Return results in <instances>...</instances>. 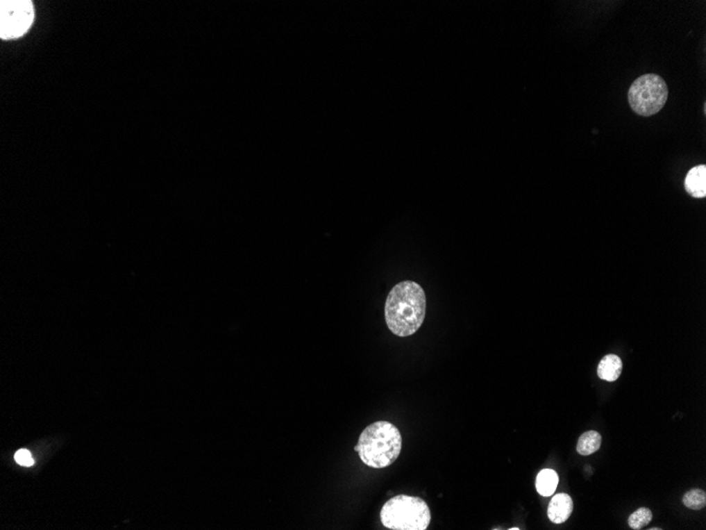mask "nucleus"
I'll return each mask as SVG.
<instances>
[{
  "label": "nucleus",
  "instance_id": "1",
  "mask_svg": "<svg viewBox=\"0 0 706 530\" xmlns=\"http://www.w3.org/2000/svg\"><path fill=\"white\" fill-rule=\"evenodd\" d=\"M426 315V295L412 281L398 283L388 295L385 320L388 329L398 337H408L419 331Z\"/></svg>",
  "mask_w": 706,
  "mask_h": 530
},
{
  "label": "nucleus",
  "instance_id": "2",
  "mask_svg": "<svg viewBox=\"0 0 706 530\" xmlns=\"http://www.w3.org/2000/svg\"><path fill=\"white\" fill-rule=\"evenodd\" d=\"M355 450L366 466L386 468L394 464L401 453V433L390 422H373L362 432Z\"/></svg>",
  "mask_w": 706,
  "mask_h": 530
},
{
  "label": "nucleus",
  "instance_id": "3",
  "mask_svg": "<svg viewBox=\"0 0 706 530\" xmlns=\"http://www.w3.org/2000/svg\"><path fill=\"white\" fill-rule=\"evenodd\" d=\"M381 522L392 530H426L432 515L424 499L412 495H396L382 507Z\"/></svg>",
  "mask_w": 706,
  "mask_h": 530
},
{
  "label": "nucleus",
  "instance_id": "4",
  "mask_svg": "<svg viewBox=\"0 0 706 530\" xmlns=\"http://www.w3.org/2000/svg\"><path fill=\"white\" fill-rule=\"evenodd\" d=\"M669 87L660 76L647 74L637 78L628 91L631 109L641 117H650L666 104Z\"/></svg>",
  "mask_w": 706,
  "mask_h": 530
},
{
  "label": "nucleus",
  "instance_id": "5",
  "mask_svg": "<svg viewBox=\"0 0 706 530\" xmlns=\"http://www.w3.org/2000/svg\"><path fill=\"white\" fill-rule=\"evenodd\" d=\"M33 20V3L30 0L0 1V36L3 40L18 38L27 33Z\"/></svg>",
  "mask_w": 706,
  "mask_h": 530
},
{
  "label": "nucleus",
  "instance_id": "6",
  "mask_svg": "<svg viewBox=\"0 0 706 530\" xmlns=\"http://www.w3.org/2000/svg\"><path fill=\"white\" fill-rule=\"evenodd\" d=\"M573 511V501L571 497L566 493H558L550 502L548 507V517L550 521L555 524H562L567 521Z\"/></svg>",
  "mask_w": 706,
  "mask_h": 530
},
{
  "label": "nucleus",
  "instance_id": "7",
  "mask_svg": "<svg viewBox=\"0 0 706 530\" xmlns=\"http://www.w3.org/2000/svg\"><path fill=\"white\" fill-rule=\"evenodd\" d=\"M685 190L689 195L695 198H704L706 196V165H701L693 167L687 173L684 181Z\"/></svg>",
  "mask_w": 706,
  "mask_h": 530
},
{
  "label": "nucleus",
  "instance_id": "8",
  "mask_svg": "<svg viewBox=\"0 0 706 530\" xmlns=\"http://www.w3.org/2000/svg\"><path fill=\"white\" fill-rule=\"evenodd\" d=\"M623 370V362L616 355H607L598 366V375L605 381L614 382L619 379Z\"/></svg>",
  "mask_w": 706,
  "mask_h": 530
},
{
  "label": "nucleus",
  "instance_id": "9",
  "mask_svg": "<svg viewBox=\"0 0 706 530\" xmlns=\"http://www.w3.org/2000/svg\"><path fill=\"white\" fill-rule=\"evenodd\" d=\"M558 485V475L552 469H544L536 477V489L543 497H550L555 492Z\"/></svg>",
  "mask_w": 706,
  "mask_h": 530
},
{
  "label": "nucleus",
  "instance_id": "10",
  "mask_svg": "<svg viewBox=\"0 0 706 530\" xmlns=\"http://www.w3.org/2000/svg\"><path fill=\"white\" fill-rule=\"evenodd\" d=\"M602 445V435L596 431H588L578 438L576 451L582 456L594 454L600 450Z\"/></svg>",
  "mask_w": 706,
  "mask_h": 530
},
{
  "label": "nucleus",
  "instance_id": "11",
  "mask_svg": "<svg viewBox=\"0 0 706 530\" xmlns=\"http://www.w3.org/2000/svg\"><path fill=\"white\" fill-rule=\"evenodd\" d=\"M685 507L691 511H701L706 506V493L702 489L695 488L687 491L682 499Z\"/></svg>",
  "mask_w": 706,
  "mask_h": 530
},
{
  "label": "nucleus",
  "instance_id": "12",
  "mask_svg": "<svg viewBox=\"0 0 706 530\" xmlns=\"http://www.w3.org/2000/svg\"><path fill=\"white\" fill-rule=\"evenodd\" d=\"M653 520V513L648 508H640L630 515L628 519L629 527L634 530L642 529Z\"/></svg>",
  "mask_w": 706,
  "mask_h": 530
},
{
  "label": "nucleus",
  "instance_id": "13",
  "mask_svg": "<svg viewBox=\"0 0 706 530\" xmlns=\"http://www.w3.org/2000/svg\"><path fill=\"white\" fill-rule=\"evenodd\" d=\"M15 461L20 466L31 467L34 464V459L31 453L25 449L17 451L15 454Z\"/></svg>",
  "mask_w": 706,
  "mask_h": 530
}]
</instances>
